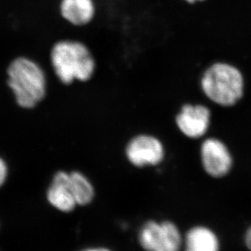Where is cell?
Instances as JSON below:
<instances>
[{"label":"cell","mask_w":251,"mask_h":251,"mask_svg":"<svg viewBox=\"0 0 251 251\" xmlns=\"http://www.w3.org/2000/svg\"><path fill=\"white\" fill-rule=\"evenodd\" d=\"M200 87L204 96L214 104L234 106L244 97V76L235 65L216 61L203 71Z\"/></svg>","instance_id":"obj_1"},{"label":"cell","mask_w":251,"mask_h":251,"mask_svg":"<svg viewBox=\"0 0 251 251\" xmlns=\"http://www.w3.org/2000/svg\"><path fill=\"white\" fill-rule=\"evenodd\" d=\"M51 59L59 79L67 85L75 80L87 82L94 75L97 68L92 51L78 41L58 42L51 50Z\"/></svg>","instance_id":"obj_2"},{"label":"cell","mask_w":251,"mask_h":251,"mask_svg":"<svg viewBox=\"0 0 251 251\" xmlns=\"http://www.w3.org/2000/svg\"><path fill=\"white\" fill-rule=\"evenodd\" d=\"M8 86L17 104L25 109L34 108L46 94V77L36 63L25 58L15 59L7 69Z\"/></svg>","instance_id":"obj_3"},{"label":"cell","mask_w":251,"mask_h":251,"mask_svg":"<svg viewBox=\"0 0 251 251\" xmlns=\"http://www.w3.org/2000/svg\"><path fill=\"white\" fill-rule=\"evenodd\" d=\"M128 162L135 167H154L164 160V144L156 135L140 133L128 140L125 148Z\"/></svg>","instance_id":"obj_4"},{"label":"cell","mask_w":251,"mask_h":251,"mask_svg":"<svg viewBox=\"0 0 251 251\" xmlns=\"http://www.w3.org/2000/svg\"><path fill=\"white\" fill-rule=\"evenodd\" d=\"M211 121V110L203 104L185 103L175 117V123L179 132L192 140L204 137L210 130Z\"/></svg>","instance_id":"obj_5"},{"label":"cell","mask_w":251,"mask_h":251,"mask_svg":"<svg viewBox=\"0 0 251 251\" xmlns=\"http://www.w3.org/2000/svg\"><path fill=\"white\" fill-rule=\"evenodd\" d=\"M200 157L205 172L214 178H222L232 170L233 158L227 145L216 137H208L201 144Z\"/></svg>","instance_id":"obj_6"},{"label":"cell","mask_w":251,"mask_h":251,"mask_svg":"<svg viewBox=\"0 0 251 251\" xmlns=\"http://www.w3.org/2000/svg\"><path fill=\"white\" fill-rule=\"evenodd\" d=\"M48 199L54 207L64 212H70L75 209L77 204L71 188L70 173H56L48 190Z\"/></svg>","instance_id":"obj_7"},{"label":"cell","mask_w":251,"mask_h":251,"mask_svg":"<svg viewBox=\"0 0 251 251\" xmlns=\"http://www.w3.org/2000/svg\"><path fill=\"white\" fill-rule=\"evenodd\" d=\"M61 12L67 22L82 26L92 22L96 8L93 0H63Z\"/></svg>","instance_id":"obj_8"},{"label":"cell","mask_w":251,"mask_h":251,"mask_svg":"<svg viewBox=\"0 0 251 251\" xmlns=\"http://www.w3.org/2000/svg\"><path fill=\"white\" fill-rule=\"evenodd\" d=\"M186 251H220L216 235L205 227H196L187 233Z\"/></svg>","instance_id":"obj_9"},{"label":"cell","mask_w":251,"mask_h":251,"mask_svg":"<svg viewBox=\"0 0 251 251\" xmlns=\"http://www.w3.org/2000/svg\"><path fill=\"white\" fill-rule=\"evenodd\" d=\"M70 184L77 205H87L94 198V188L81 172H70Z\"/></svg>","instance_id":"obj_10"},{"label":"cell","mask_w":251,"mask_h":251,"mask_svg":"<svg viewBox=\"0 0 251 251\" xmlns=\"http://www.w3.org/2000/svg\"><path fill=\"white\" fill-rule=\"evenodd\" d=\"M161 226V233L154 251H179L182 239L178 227L168 221L162 223Z\"/></svg>","instance_id":"obj_11"},{"label":"cell","mask_w":251,"mask_h":251,"mask_svg":"<svg viewBox=\"0 0 251 251\" xmlns=\"http://www.w3.org/2000/svg\"><path fill=\"white\" fill-rule=\"evenodd\" d=\"M161 224L149 221L145 224L140 230L139 241L143 249L146 251H154L161 233Z\"/></svg>","instance_id":"obj_12"},{"label":"cell","mask_w":251,"mask_h":251,"mask_svg":"<svg viewBox=\"0 0 251 251\" xmlns=\"http://www.w3.org/2000/svg\"><path fill=\"white\" fill-rule=\"evenodd\" d=\"M7 167L4 161L0 157V187L4 183L5 179L7 178Z\"/></svg>","instance_id":"obj_13"},{"label":"cell","mask_w":251,"mask_h":251,"mask_svg":"<svg viewBox=\"0 0 251 251\" xmlns=\"http://www.w3.org/2000/svg\"><path fill=\"white\" fill-rule=\"evenodd\" d=\"M245 242L247 245V248L251 251V227H250L245 237Z\"/></svg>","instance_id":"obj_14"},{"label":"cell","mask_w":251,"mask_h":251,"mask_svg":"<svg viewBox=\"0 0 251 251\" xmlns=\"http://www.w3.org/2000/svg\"><path fill=\"white\" fill-rule=\"evenodd\" d=\"M83 251H110L105 248H95V249H87Z\"/></svg>","instance_id":"obj_15"},{"label":"cell","mask_w":251,"mask_h":251,"mask_svg":"<svg viewBox=\"0 0 251 251\" xmlns=\"http://www.w3.org/2000/svg\"><path fill=\"white\" fill-rule=\"evenodd\" d=\"M184 1L188 2V3H190V4H193V3H196V2H202V1H205V0H184Z\"/></svg>","instance_id":"obj_16"}]
</instances>
